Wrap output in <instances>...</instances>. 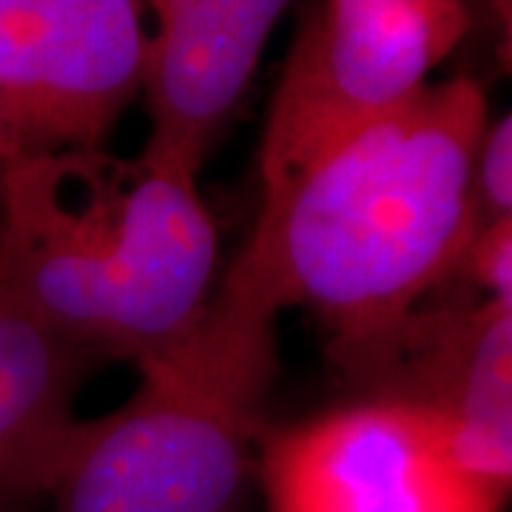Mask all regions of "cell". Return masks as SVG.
I'll return each mask as SVG.
<instances>
[{"instance_id":"obj_1","label":"cell","mask_w":512,"mask_h":512,"mask_svg":"<svg viewBox=\"0 0 512 512\" xmlns=\"http://www.w3.org/2000/svg\"><path fill=\"white\" fill-rule=\"evenodd\" d=\"M484 128L476 80L421 89L265 194L225 285L276 316L316 313L330 362L376 393L421 302L456 274L476 237Z\"/></svg>"},{"instance_id":"obj_2","label":"cell","mask_w":512,"mask_h":512,"mask_svg":"<svg viewBox=\"0 0 512 512\" xmlns=\"http://www.w3.org/2000/svg\"><path fill=\"white\" fill-rule=\"evenodd\" d=\"M217 231L197 183L100 151L12 165L0 197V302L57 339L134 365L211 302Z\"/></svg>"},{"instance_id":"obj_3","label":"cell","mask_w":512,"mask_h":512,"mask_svg":"<svg viewBox=\"0 0 512 512\" xmlns=\"http://www.w3.org/2000/svg\"><path fill=\"white\" fill-rule=\"evenodd\" d=\"M123 407L77 421L55 512H222L239 493L276 376V313L222 282Z\"/></svg>"},{"instance_id":"obj_4","label":"cell","mask_w":512,"mask_h":512,"mask_svg":"<svg viewBox=\"0 0 512 512\" xmlns=\"http://www.w3.org/2000/svg\"><path fill=\"white\" fill-rule=\"evenodd\" d=\"M470 32L456 0H330L293 40L259 165L271 194L330 148L402 109Z\"/></svg>"},{"instance_id":"obj_5","label":"cell","mask_w":512,"mask_h":512,"mask_svg":"<svg viewBox=\"0 0 512 512\" xmlns=\"http://www.w3.org/2000/svg\"><path fill=\"white\" fill-rule=\"evenodd\" d=\"M271 512H498L507 493L470 476L444 421L370 396L293 427H262Z\"/></svg>"},{"instance_id":"obj_6","label":"cell","mask_w":512,"mask_h":512,"mask_svg":"<svg viewBox=\"0 0 512 512\" xmlns=\"http://www.w3.org/2000/svg\"><path fill=\"white\" fill-rule=\"evenodd\" d=\"M143 52L140 3L0 0V109L20 160L106 148Z\"/></svg>"},{"instance_id":"obj_7","label":"cell","mask_w":512,"mask_h":512,"mask_svg":"<svg viewBox=\"0 0 512 512\" xmlns=\"http://www.w3.org/2000/svg\"><path fill=\"white\" fill-rule=\"evenodd\" d=\"M143 77L151 120L140 160L197 183L225 120L254 77L288 3L279 0H157Z\"/></svg>"},{"instance_id":"obj_8","label":"cell","mask_w":512,"mask_h":512,"mask_svg":"<svg viewBox=\"0 0 512 512\" xmlns=\"http://www.w3.org/2000/svg\"><path fill=\"white\" fill-rule=\"evenodd\" d=\"M373 396L444 421L456 461L484 484L512 481V302L467 299L421 308Z\"/></svg>"},{"instance_id":"obj_9","label":"cell","mask_w":512,"mask_h":512,"mask_svg":"<svg viewBox=\"0 0 512 512\" xmlns=\"http://www.w3.org/2000/svg\"><path fill=\"white\" fill-rule=\"evenodd\" d=\"M92 359L0 302V512L52 495Z\"/></svg>"},{"instance_id":"obj_10","label":"cell","mask_w":512,"mask_h":512,"mask_svg":"<svg viewBox=\"0 0 512 512\" xmlns=\"http://www.w3.org/2000/svg\"><path fill=\"white\" fill-rule=\"evenodd\" d=\"M512 214V120L504 114L484 128L473 168V220L481 228Z\"/></svg>"},{"instance_id":"obj_11","label":"cell","mask_w":512,"mask_h":512,"mask_svg":"<svg viewBox=\"0 0 512 512\" xmlns=\"http://www.w3.org/2000/svg\"><path fill=\"white\" fill-rule=\"evenodd\" d=\"M456 274L467 276L484 293L481 299L512 302V217L478 231Z\"/></svg>"},{"instance_id":"obj_12","label":"cell","mask_w":512,"mask_h":512,"mask_svg":"<svg viewBox=\"0 0 512 512\" xmlns=\"http://www.w3.org/2000/svg\"><path fill=\"white\" fill-rule=\"evenodd\" d=\"M20 154L15 140H12V131L6 126V117H3V109H0V197H3V185H6V177L12 171V165L18 163Z\"/></svg>"}]
</instances>
